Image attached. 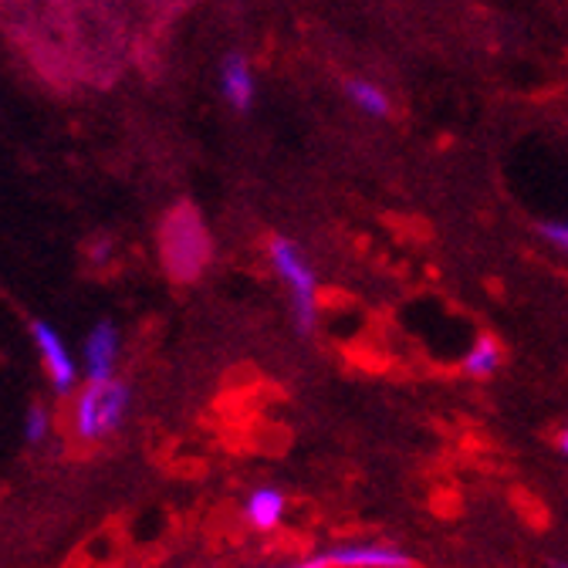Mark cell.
<instances>
[{
	"instance_id": "obj_4",
	"label": "cell",
	"mask_w": 568,
	"mask_h": 568,
	"mask_svg": "<svg viewBox=\"0 0 568 568\" xmlns=\"http://www.w3.org/2000/svg\"><path fill=\"white\" fill-rule=\"evenodd\" d=\"M328 558H332V568H416L413 551L393 541H373V538L328 545Z\"/></svg>"
},
{
	"instance_id": "obj_3",
	"label": "cell",
	"mask_w": 568,
	"mask_h": 568,
	"mask_svg": "<svg viewBox=\"0 0 568 568\" xmlns=\"http://www.w3.org/2000/svg\"><path fill=\"white\" fill-rule=\"evenodd\" d=\"M129 403H132V389L122 379H89L85 386L75 389V399H71L68 409V423H71V437L85 447H95L102 440H109L119 426L129 416Z\"/></svg>"
},
{
	"instance_id": "obj_13",
	"label": "cell",
	"mask_w": 568,
	"mask_h": 568,
	"mask_svg": "<svg viewBox=\"0 0 568 568\" xmlns=\"http://www.w3.org/2000/svg\"><path fill=\"white\" fill-rule=\"evenodd\" d=\"M267 568H332V558H328V548H322V551H312L305 558L284 561V565H267Z\"/></svg>"
},
{
	"instance_id": "obj_15",
	"label": "cell",
	"mask_w": 568,
	"mask_h": 568,
	"mask_svg": "<svg viewBox=\"0 0 568 568\" xmlns=\"http://www.w3.org/2000/svg\"><path fill=\"white\" fill-rule=\"evenodd\" d=\"M548 568H568V558H558L555 555V558H548Z\"/></svg>"
},
{
	"instance_id": "obj_14",
	"label": "cell",
	"mask_w": 568,
	"mask_h": 568,
	"mask_svg": "<svg viewBox=\"0 0 568 568\" xmlns=\"http://www.w3.org/2000/svg\"><path fill=\"white\" fill-rule=\"evenodd\" d=\"M558 454H561V457L568 460V426H565V430L558 434Z\"/></svg>"
},
{
	"instance_id": "obj_7",
	"label": "cell",
	"mask_w": 568,
	"mask_h": 568,
	"mask_svg": "<svg viewBox=\"0 0 568 568\" xmlns=\"http://www.w3.org/2000/svg\"><path fill=\"white\" fill-rule=\"evenodd\" d=\"M288 518V494L274 484H261L244 497V521L254 531H277Z\"/></svg>"
},
{
	"instance_id": "obj_1",
	"label": "cell",
	"mask_w": 568,
	"mask_h": 568,
	"mask_svg": "<svg viewBox=\"0 0 568 568\" xmlns=\"http://www.w3.org/2000/svg\"><path fill=\"white\" fill-rule=\"evenodd\" d=\"M160 264L173 284H196L213 261V237L193 203H176L166 210L156 234Z\"/></svg>"
},
{
	"instance_id": "obj_2",
	"label": "cell",
	"mask_w": 568,
	"mask_h": 568,
	"mask_svg": "<svg viewBox=\"0 0 568 568\" xmlns=\"http://www.w3.org/2000/svg\"><path fill=\"white\" fill-rule=\"evenodd\" d=\"M267 261L277 274V281L288 292V312H292V325L298 335L312 338L318 332V318H322V298H318V274L312 257L305 254V247L288 237V234H271L267 237Z\"/></svg>"
},
{
	"instance_id": "obj_10",
	"label": "cell",
	"mask_w": 568,
	"mask_h": 568,
	"mask_svg": "<svg viewBox=\"0 0 568 568\" xmlns=\"http://www.w3.org/2000/svg\"><path fill=\"white\" fill-rule=\"evenodd\" d=\"M345 99L352 102L355 112H363L369 119H383L389 115V92L379 82L369 79H348L345 82Z\"/></svg>"
},
{
	"instance_id": "obj_12",
	"label": "cell",
	"mask_w": 568,
	"mask_h": 568,
	"mask_svg": "<svg viewBox=\"0 0 568 568\" xmlns=\"http://www.w3.org/2000/svg\"><path fill=\"white\" fill-rule=\"evenodd\" d=\"M538 234L548 247H555L558 254L568 257V221H541Z\"/></svg>"
},
{
	"instance_id": "obj_5",
	"label": "cell",
	"mask_w": 568,
	"mask_h": 568,
	"mask_svg": "<svg viewBox=\"0 0 568 568\" xmlns=\"http://www.w3.org/2000/svg\"><path fill=\"white\" fill-rule=\"evenodd\" d=\"M31 338H34V348L44 363V373L54 386V393H71L79 386V366L71 359L68 352V342L61 338V332L51 325V322H34L31 325Z\"/></svg>"
},
{
	"instance_id": "obj_6",
	"label": "cell",
	"mask_w": 568,
	"mask_h": 568,
	"mask_svg": "<svg viewBox=\"0 0 568 568\" xmlns=\"http://www.w3.org/2000/svg\"><path fill=\"white\" fill-rule=\"evenodd\" d=\"M119 328L112 322H95L85 335V376L89 379H115L119 366Z\"/></svg>"
},
{
	"instance_id": "obj_8",
	"label": "cell",
	"mask_w": 568,
	"mask_h": 568,
	"mask_svg": "<svg viewBox=\"0 0 568 568\" xmlns=\"http://www.w3.org/2000/svg\"><path fill=\"white\" fill-rule=\"evenodd\" d=\"M221 95L234 112H247L257 99V79L254 68L244 54H227L221 64Z\"/></svg>"
},
{
	"instance_id": "obj_11",
	"label": "cell",
	"mask_w": 568,
	"mask_h": 568,
	"mask_svg": "<svg viewBox=\"0 0 568 568\" xmlns=\"http://www.w3.org/2000/svg\"><path fill=\"white\" fill-rule=\"evenodd\" d=\"M48 434H51V409L44 403L28 406V413H24V440L28 444H44Z\"/></svg>"
},
{
	"instance_id": "obj_9",
	"label": "cell",
	"mask_w": 568,
	"mask_h": 568,
	"mask_svg": "<svg viewBox=\"0 0 568 568\" xmlns=\"http://www.w3.org/2000/svg\"><path fill=\"white\" fill-rule=\"evenodd\" d=\"M460 369H464V376H467V379H477V383L494 379L497 373L505 369V345L497 342L494 335H480V338H474V342L467 345V352H464Z\"/></svg>"
}]
</instances>
